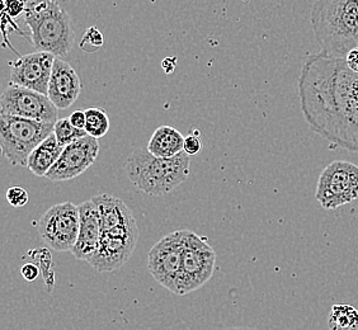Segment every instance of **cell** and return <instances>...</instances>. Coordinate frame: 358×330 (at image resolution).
<instances>
[{"label": "cell", "mask_w": 358, "mask_h": 330, "mask_svg": "<svg viewBox=\"0 0 358 330\" xmlns=\"http://www.w3.org/2000/svg\"><path fill=\"white\" fill-rule=\"evenodd\" d=\"M191 157L182 152L173 158H159L148 148H138L126 160V173L140 192L162 197L174 191L189 177Z\"/></svg>", "instance_id": "3"}, {"label": "cell", "mask_w": 358, "mask_h": 330, "mask_svg": "<svg viewBox=\"0 0 358 330\" xmlns=\"http://www.w3.org/2000/svg\"><path fill=\"white\" fill-rule=\"evenodd\" d=\"M82 82L76 74V69L62 60L56 57L52 68V74L48 82V96L57 110H68L82 93Z\"/></svg>", "instance_id": "14"}, {"label": "cell", "mask_w": 358, "mask_h": 330, "mask_svg": "<svg viewBox=\"0 0 358 330\" xmlns=\"http://www.w3.org/2000/svg\"><path fill=\"white\" fill-rule=\"evenodd\" d=\"M55 1H57V3H59V0H55Z\"/></svg>", "instance_id": "31"}, {"label": "cell", "mask_w": 358, "mask_h": 330, "mask_svg": "<svg viewBox=\"0 0 358 330\" xmlns=\"http://www.w3.org/2000/svg\"><path fill=\"white\" fill-rule=\"evenodd\" d=\"M40 273H41V269L36 264L35 261H29V263H26V264L22 266V277L28 282L36 281L40 277Z\"/></svg>", "instance_id": "26"}, {"label": "cell", "mask_w": 358, "mask_h": 330, "mask_svg": "<svg viewBox=\"0 0 358 330\" xmlns=\"http://www.w3.org/2000/svg\"><path fill=\"white\" fill-rule=\"evenodd\" d=\"M315 199L325 210H336L358 199V165L336 160L317 179Z\"/></svg>", "instance_id": "6"}, {"label": "cell", "mask_w": 358, "mask_h": 330, "mask_svg": "<svg viewBox=\"0 0 358 330\" xmlns=\"http://www.w3.org/2000/svg\"><path fill=\"white\" fill-rule=\"evenodd\" d=\"M176 64H177V57H166L162 62V66L166 70V74H171L173 70L176 69Z\"/></svg>", "instance_id": "29"}, {"label": "cell", "mask_w": 358, "mask_h": 330, "mask_svg": "<svg viewBox=\"0 0 358 330\" xmlns=\"http://www.w3.org/2000/svg\"><path fill=\"white\" fill-rule=\"evenodd\" d=\"M138 241V227H118L106 230L88 263L101 273H110L124 266L131 258Z\"/></svg>", "instance_id": "10"}, {"label": "cell", "mask_w": 358, "mask_h": 330, "mask_svg": "<svg viewBox=\"0 0 358 330\" xmlns=\"http://www.w3.org/2000/svg\"><path fill=\"white\" fill-rule=\"evenodd\" d=\"M87 122H85V132L92 138H101L107 135L110 130V117L106 110L98 107H92L85 110Z\"/></svg>", "instance_id": "20"}, {"label": "cell", "mask_w": 358, "mask_h": 330, "mask_svg": "<svg viewBox=\"0 0 358 330\" xmlns=\"http://www.w3.org/2000/svg\"><path fill=\"white\" fill-rule=\"evenodd\" d=\"M201 148H202V145H201L200 132L199 131H196V134H189L185 138L183 152H187L189 157L197 155L200 152Z\"/></svg>", "instance_id": "25"}, {"label": "cell", "mask_w": 358, "mask_h": 330, "mask_svg": "<svg viewBox=\"0 0 358 330\" xmlns=\"http://www.w3.org/2000/svg\"><path fill=\"white\" fill-rule=\"evenodd\" d=\"M103 46V35L96 27H90L87 29L80 42V48L85 52H96Z\"/></svg>", "instance_id": "23"}, {"label": "cell", "mask_w": 358, "mask_h": 330, "mask_svg": "<svg viewBox=\"0 0 358 330\" xmlns=\"http://www.w3.org/2000/svg\"><path fill=\"white\" fill-rule=\"evenodd\" d=\"M71 124L79 129V130H85V122H87V116H85V110H78L73 112L69 116Z\"/></svg>", "instance_id": "27"}, {"label": "cell", "mask_w": 358, "mask_h": 330, "mask_svg": "<svg viewBox=\"0 0 358 330\" xmlns=\"http://www.w3.org/2000/svg\"><path fill=\"white\" fill-rule=\"evenodd\" d=\"M80 227L79 206L62 202L50 207L37 224L42 241L56 252H73Z\"/></svg>", "instance_id": "8"}, {"label": "cell", "mask_w": 358, "mask_h": 330, "mask_svg": "<svg viewBox=\"0 0 358 330\" xmlns=\"http://www.w3.org/2000/svg\"><path fill=\"white\" fill-rule=\"evenodd\" d=\"M55 59V55L45 51H36L21 56L15 62H9V66L12 68L9 82L48 96V82Z\"/></svg>", "instance_id": "13"}, {"label": "cell", "mask_w": 358, "mask_h": 330, "mask_svg": "<svg viewBox=\"0 0 358 330\" xmlns=\"http://www.w3.org/2000/svg\"><path fill=\"white\" fill-rule=\"evenodd\" d=\"M185 136L172 126H160L152 132L148 150L159 158H173L183 152Z\"/></svg>", "instance_id": "17"}, {"label": "cell", "mask_w": 358, "mask_h": 330, "mask_svg": "<svg viewBox=\"0 0 358 330\" xmlns=\"http://www.w3.org/2000/svg\"><path fill=\"white\" fill-rule=\"evenodd\" d=\"M54 135L57 143L65 148L76 140L87 136L88 134L85 130H79L74 127L70 122L69 118H62V120H57L54 124Z\"/></svg>", "instance_id": "22"}, {"label": "cell", "mask_w": 358, "mask_h": 330, "mask_svg": "<svg viewBox=\"0 0 358 330\" xmlns=\"http://www.w3.org/2000/svg\"><path fill=\"white\" fill-rule=\"evenodd\" d=\"M345 64H347V66L352 71L358 73V48H353L347 54V56H345Z\"/></svg>", "instance_id": "28"}, {"label": "cell", "mask_w": 358, "mask_h": 330, "mask_svg": "<svg viewBox=\"0 0 358 330\" xmlns=\"http://www.w3.org/2000/svg\"><path fill=\"white\" fill-rule=\"evenodd\" d=\"M185 235L186 230H177L174 233L163 236L150 249L148 255V269L154 280L164 289L178 294V283L183 250H185Z\"/></svg>", "instance_id": "9"}, {"label": "cell", "mask_w": 358, "mask_h": 330, "mask_svg": "<svg viewBox=\"0 0 358 330\" xmlns=\"http://www.w3.org/2000/svg\"><path fill=\"white\" fill-rule=\"evenodd\" d=\"M301 110L311 130L351 152H358V73L345 59L310 55L299 78Z\"/></svg>", "instance_id": "1"}, {"label": "cell", "mask_w": 358, "mask_h": 330, "mask_svg": "<svg viewBox=\"0 0 358 330\" xmlns=\"http://www.w3.org/2000/svg\"><path fill=\"white\" fill-rule=\"evenodd\" d=\"M29 200L28 192L23 187H10L7 191V201L10 206L23 207L26 206Z\"/></svg>", "instance_id": "24"}, {"label": "cell", "mask_w": 358, "mask_h": 330, "mask_svg": "<svg viewBox=\"0 0 358 330\" xmlns=\"http://www.w3.org/2000/svg\"><path fill=\"white\" fill-rule=\"evenodd\" d=\"M0 106L3 115L51 124L57 121L59 110L46 94L12 82H9L7 89L4 90Z\"/></svg>", "instance_id": "11"}, {"label": "cell", "mask_w": 358, "mask_h": 330, "mask_svg": "<svg viewBox=\"0 0 358 330\" xmlns=\"http://www.w3.org/2000/svg\"><path fill=\"white\" fill-rule=\"evenodd\" d=\"M28 255L32 257L36 264L41 269V275L48 285V292L54 289L55 285V275H54V266H52V257L46 248H38L35 250H29Z\"/></svg>", "instance_id": "21"}, {"label": "cell", "mask_w": 358, "mask_h": 330, "mask_svg": "<svg viewBox=\"0 0 358 330\" xmlns=\"http://www.w3.org/2000/svg\"><path fill=\"white\" fill-rule=\"evenodd\" d=\"M311 27L320 52L345 59L358 48V0H317L311 8Z\"/></svg>", "instance_id": "2"}, {"label": "cell", "mask_w": 358, "mask_h": 330, "mask_svg": "<svg viewBox=\"0 0 358 330\" xmlns=\"http://www.w3.org/2000/svg\"><path fill=\"white\" fill-rule=\"evenodd\" d=\"M227 330H257L255 328H250V327H231V328H227Z\"/></svg>", "instance_id": "30"}, {"label": "cell", "mask_w": 358, "mask_h": 330, "mask_svg": "<svg viewBox=\"0 0 358 330\" xmlns=\"http://www.w3.org/2000/svg\"><path fill=\"white\" fill-rule=\"evenodd\" d=\"M96 203V210L101 217L102 230H112L118 227H129L138 225L131 210L126 206L124 201L110 194H96L92 197Z\"/></svg>", "instance_id": "16"}, {"label": "cell", "mask_w": 358, "mask_h": 330, "mask_svg": "<svg viewBox=\"0 0 358 330\" xmlns=\"http://www.w3.org/2000/svg\"><path fill=\"white\" fill-rule=\"evenodd\" d=\"M329 330H358V310L348 303L333 305L328 317Z\"/></svg>", "instance_id": "19"}, {"label": "cell", "mask_w": 358, "mask_h": 330, "mask_svg": "<svg viewBox=\"0 0 358 330\" xmlns=\"http://www.w3.org/2000/svg\"><path fill=\"white\" fill-rule=\"evenodd\" d=\"M79 235L71 254L74 255L78 261H90L93 255L96 254L103 230L101 225L99 213L92 199L79 205Z\"/></svg>", "instance_id": "15"}, {"label": "cell", "mask_w": 358, "mask_h": 330, "mask_svg": "<svg viewBox=\"0 0 358 330\" xmlns=\"http://www.w3.org/2000/svg\"><path fill=\"white\" fill-rule=\"evenodd\" d=\"M64 146L57 143L54 132L45 138L41 144L31 152L28 158L27 168L37 177H46L50 169L60 158Z\"/></svg>", "instance_id": "18"}, {"label": "cell", "mask_w": 358, "mask_h": 330, "mask_svg": "<svg viewBox=\"0 0 358 330\" xmlns=\"http://www.w3.org/2000/svg\"><path fill=\"white\" fill-rule=\"evenodd\" d=\"M54 132V124L0 115V145L10 164L27 166L31 152Z\"/></svg>", "instance_id": "5"}, {"label": "cell", "mask_w": 358, "mask_h": 330, "mask_svg": "<svg viewBox=\"0 0 358 330\" xmlns=\"http://www.w3.org/2000/svg\"><path fill=\"white\" fill-rule=\"evenodd\" d=\"M99 154L98 138L90 135L64 148L55 165L46 174L51 182H66L82 175L94 164Z\"/></svg>", "instance_id": "12"}, {"label": "cell", "mask_w": 358, "mask_h": 330, "mask_svg": "<svg viewBox=\"0 0 358 330\" xmlns=\"http://www.w3.org/2000/svg\"><path fill=\"white\" fill-rule=\"evenodd\" d=\"M215 263L216 253L206 239L191 230H186L177 295H188L202 287L214 275Z\"/></svg>", "instance_id": "7"}, {"label": "cell", "mask_w": 358, "mask_h": 330, "mask_svg": "<svg viewBox=\"0 0 358 330\" xmlns=\"http://www.w3.org/2000/svg\"><path fill=\"white\" fill-rule=\"evenodd\" d=\"M24 20L37 51L65 57L71 51L76 34L71 18L55 0H27Z\"/></svg>", "instance_id": "4"}]
</instances>
